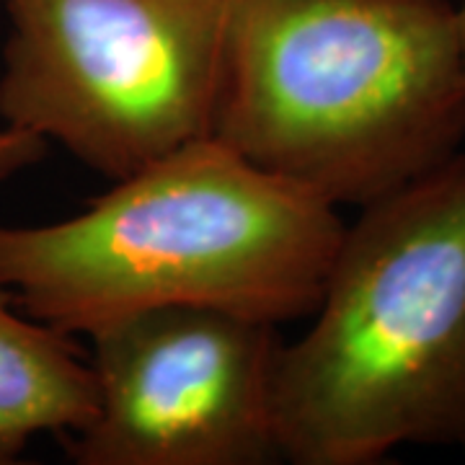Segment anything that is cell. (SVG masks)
I'll return each instance as SVG.
<instances>
[{"instance_id":"cell-3","label":"cell","mask_w":465,"mask_h":465,"mask_svg":"<svg viewBox=\"0 0 465 465\" xmlns=\"http://www.w3.org/2000/svg\"><path fill=\"white\" fill-rule=\"evenodd\" d=\"M313 326L282 344L274 437L295 465L465 440V153L344 231Z\"/></svg>"},{"instance_id":"cell-1","label":"cell","mask_w":465,"mask_h":465,"mask_svg":"<svg viewBox=\"0 0 465 465\" xmlns=\"http://www.w3.org/2000/svg\"><path fill=\"white\" fill-rule=\"evenodd\" d=\"M344 231L333 204L202 137L114 179L78 215L0 223V284L67 336L171 305L280 326L316 311Z\"/></svg>"},{"instance_id":"cell-4","label":"cell","mask_w":465,"mask_h":465,"mask_svg":"<svg viewBox=\"0 0 465 465\" xmlns=\"http://www.w3.org/2000/svg\"><path fill=\"white\" fill-rule=\"evenodd\" d=\"M3 5V124L112 182L213 137L241 0Z\"/></svg>"},{"instance_id":"cell-2","label":"cell","mask_w":465,"mask_h":465,"mask_svg":"<svg viewBox=\"0 0 465 465\" xmlns=\"http://www.w3.org/2000/svg\"><path fill=\"white\" fill-rule=\"evenodd\" d=\"M213 137L318 200L365 207L465 140L450 0H241Z\"/></svg>"},{"instance_id":"cell-6","label":"cell","mask_w":465,"mask_h":465,"mask_svg":"<svg viewBox=\"0 0 465 465\" xmlns=\"http://www.w3.org/2000/svg\"><path fill=\"white\" fill-rule=\"evenodd\" d=\"M94 406L96 382L81 349L26 316L0 284V465L39 434L81 430Z\"/></svg>"},{"instance_id":"cell-5","label":"cell","mask_w":465,"mask_h":465,"mask_svg":"<svg viewBox=\"0 0 465 465\" xmlns=\"http://www.w3.org/2000/svg\"><path fill=\"white\" fill-rule=\"evenodd\" d=\"M91 339L96 406L63 437L78 465H264L274 437L277 323L171 305Z\"/></svg>"},{"instance_id":"cell-7","label":"cell","mask_w":465,"mask_h":465,"mask_svg":"<svg viewBox=\"0 0 465 465\" xmlns=\"http://www.w3.org/2000/svg\"><path fill=\"white\" fill-rule=\"evenodd\" d=\"M47 150H50V143L42 140L39 134L3 124L0 127V186L11 182L21 171L42 163Z\"/></svg>"},{"instance_id":"cell-8","label":"cell","mask_w":465,"mask_h":465,"mask_svg":"<svg viewBox=\"0 0 465 465\" xmlns=\"http://www.w3.org/2000/svg\"><path fill=\"white\" fill-rule=\"evenodd\" d=\"M458 16H460V29H463V42H465V0L458 5Z\"/></svg>"},{"instance_id":"cell-9","label":"cell","mask_w":465,"mask_h":465,"mask_svg":"<svg viewBox=\"0 0 465 465\" xmlns=\"http://www.w3.org/2000/svg\"><path fill=\"white\" fill-rule=\"evenodd\" d=\"M460 445H463V448H465V440H463V442H460Z\"/></svg>"}]
</instances>
